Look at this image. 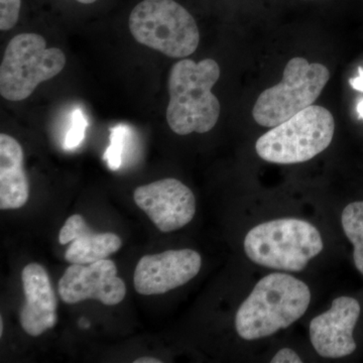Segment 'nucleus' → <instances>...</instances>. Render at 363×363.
<instances>
[{
    "mask_svg": "<svg viewBox=\"0 0 363 363\" xmlns=\"http://www.w3.org/2000/svg\"><path fill=\"white\" fill-rule=\"evenodd\" d=\"M311 292L304 281L284 272L260 279L236 313L240 337L252 341L288 328L307 311Z\"/></svg>",
    "mask_w": 363,
    "mask_h": 363,
    "instance_id": "2",
    "label": "nucleus"
},
{
    "mask_svg": "<svg viewBox=\"0 0 363 363\" xmlns=\"http://www.w3.org/2000/svg\"><path fill=\"white\" fill-rule=\"evenodd\" d=\"M343 231L353 245V260L363 276V201L350 203L341 216Z\"/></svg>",
    "mask_w": 363,
    "mask_h": 363,
    "instance_id": "15",
    "label": "nucleus"
},
{
    "mask_svg": "<svg viewBox=\"0 0 363 363\" xmlns=\"http://www.w3.org/2000/svg\"><path fill=\"white\" fill-rule=\"evenodd\" d=\"M59 241L68 245L65 259L70 264H89L106 259L118 252L123 241L116 234L94 233L81 215L69 217L60 231Z\"/></svg>",
    "mask_w": 363,
    "mask_h": 363,
    "instance_id": "13",
    "label": "nucleus"
},
{
    "mask_svg": "<svg viewBox=\"0 0 363 363\" xmlns=\"http://www.w3.org/2000/svg\"><path fill=\"white\" fill-rule=\"evenodd\" d=\"M335 121L325 107L311 105L272 128L255 143L260 159L279 164L310 161L330 145Z\"/></svg>",
    "mask_w": 363,
    "mask_h": 363,
    "instance_id": "4",
    "label": "nucleus"
},
{
    "mask_svg": "<svg viewBox=\"0 0 363 363\" xmlns=\"http://www.w3.org/2000/svg\"><path fill=\"white\" fill-rule=\"evenodd\" d=\"M360 305L354 298H336L330 310L315 317L310 323V339L320 357L341 358L357 350L353 330L360 315Z\"/></svg>",
    "mask_w": 363,
    "mask_h": 363,
    "instance_id": "11",
    "label": "nucleus"
},
{
    "mask_svg": "<svg viewBox=\"0 0 363 363\" xmlns=\"http://www.w3.org/2000/svg\"><path fill=\"white\" fill-rule=\"evenodd\" d=\"M220 77V67L213 59L199 63L183 59L169 71V102L166 117L169 128L179 135L206 133L220 116L219 100L212 88Z\"/></svg>",
    "mask_w": 363,
    "mask_h": 363,
    "instance_id": "1",
    "label": "nucleus"
},
{
    "mask_svg": "<svg viewBox=\"0 0 363 363\" xmlns=\"http://www.w3.org/2000/svg\"><path fill=\"white\" fill-rule=\"evenodd\" d=\"M321 234L310 222L281 218L253 227L245 240L248 259L269 269L301 272L323 250Z\"/></svg>",
    "mask_w": 363,
    "mask_h": 363,
    "instance_id": "3",
    "label": "nucleus"
},
{
    "mask_svg": "<svg viewBox=\"0 0 363 363\" xmlns=\"http://www.w3.org/2000/svg\"><path fill=\"white\" fill-rule=\"evenodd\" d=\"M126 135H128L126 126L118 125L111 130V145L107 147L104 159L112 171H116L121 168Z\"/></svg>",
    "mask_w": 363,
    "mask_h": 363,
    "instance_id": "16",
    "label": "nucleus"
},
{
    "mask_svg": "<svg viewBox=\"0 0 363 363\" xmlns=\"http://www.w3.org/2000/svg\"><path fill=\"white\" fill-rule=\"evenodd\" d=\"M330 79L322 64H310L304 58H293L286 64L283 80L264 90L253 107V119L264 128H274L296 116L321 95Z\"/></svg>",
    "mask_w": 363,
    "mask_h": 363,
    "instance_id": "7",
    "label": "nucleus"
},
{
    "mask_svg": "<svg viewBox=\"0 0 363 363\" xmlns=\"http://www.w3.org/2000/svg\"><path fill=\"white\" fill-rule=\"evenodd\" d=\"M30 197L23 150L13 136L0 135V209H20Z\"/></svg>",
    "mask_w": 363,
    "mask_h": 363,
    "instance_id": "14",
    "label": "nucleus"
},
{
    "mask_svg": "<svg viewBox=\"0 0 363 363\" xmlns=\"http://www.w3.org/2000/svg\"><path fill=\"white\" fill-rule=\"evenodd\" d=\"M21 0H0V30H11L20 18Z\"/></svg>",
    "mask_w": 363,
    "mask_h": 363,
    "instance_id": "18",
    "label": "nucleus"
},
{
    "mask_svg": "<svg viewBox=\"0 0 363 363\" xmlns=\"http://www.w3.org/2000/svg\"><path fill=\"white\" fill-rule=\"evenodd\" d=\"M162 360L154 357H142L135 360V363H162Z\"/></svg>",
    "mask_w": 363,
    "mask_h": 363,
    "instance_id": "21",
    "label": "nucleus"
},
{
    "mask_svg": "<svg viewBox=\"0 0 363 363\" xmlns=\"http://www.w3.org/2000/svg\"><path fill=\"white\" fill-rule=\"evenodd\" d=\"M72 125L65 138V149L73 150L77 147L85 138V130L87 128V121L80 109H76L72 113Z\"/></svg>",
    "mask_w": 363,
    "mask_h": 363,
    "instance_id": "17",
    "label": "nucleus"
},
{
    "mask_svg": "<svg viewBox=\"0 0 363 363\" xmlns=\"http://www.w3.org/2000/svg\"><path fill=\"white\" fill-rule=\"evenodd\" d=\"M59 294L66 304L92 298L116 306L125 297L126 286L117 277L116 264L106 259L89 264H72L60 279Z\"/></svg>",
    "mask_w": 363,
    "mask_h": 363,
    "instance_id": "10",
    "label": "nucleus"
},
{
    "mask_svg": "<svg viewBox=\"0 0 363 363\" xmlns=\"http://www.w3.org/2000/svg\"><path fill=\"white\" fill-rule=\"evenodd\" d=\"M128 25L136 42L171 58H187L199 45L194 18L175 0H143Z\"/></svg>",
    "mask_w": 363,
    "mask_h": 363,
    "instance_id": "5",
    "label": "nucleus"
},
{
    "mask_svg": "<svg viewBox=\"0 0 363 363\" xmlns=\"http://www.w3.org/2000/svg\"><path fill=\"white\" fill-rule=\"evenodd\" d=\"M133 199L162 233H172L194 218L196 199L177 179H162L135 189Z\"/></svg>",
    "mask_w": 363,
    "mask_h": 363,
    "instance_id": "8",
    "label": "nucleus"
},
{
    "mask_svg": "<svg viewBox=\"0 0 363 363\" xmlns=\"http://www.w3.org/2000/svg\"><path fill=\"white\" fill-rule=\"evenodd\" d=\"M26 302L21 307L20 322L28 335L38 337L52 329L58 321L56 295L45 267L28 264L21 272Z\"/></svg>",
    "mask_w": 363,
    "mask_h": 363,
    "instance_id": "12",
    "label": "nucleus"
},
{
    "mask_svg": "<svg viewBox=\"0 0 363 363\" xmlns=\"http://www.w3.org/2000/svg\"><path fill=\"white\" fill-rule=\"evenodd\" d=\"M350 83L353 89L363 94V68H358V75L357 77L351 78ZM357 111L358 117L363 119V98H360V99L358 100Z\"/></svg>",
    "mask_w": 363,
    "mask_h": 363,
    "instance_id": "20",
    "label": "nucleus"
},
{
    "mask_svg": "<svg viewBox=\"0 0 363 363\" xmlns=\"http://www.w3.org/2000/svg\"><path fill=\"white\" fill-rule=\"evenodd\" d=\"M201 266V255L189 248L145 255L135 267L133 285L140 295H162L186 285Z\"/></svg>",
    "mask_w": 363,
    "mask_h": 363,
    "instance_id": "9",
    "label": "nucleus"
},
{
    "mask_svg": "<svg viewBox=\"0 0 363 363\" xmlns=\"http://www.w3.org/2000/svg\"><path fill=\"white\" fill-rule=\"evenodd\" d=\"M66 65L58 48H47L38 33H20L7 45L0 66V94L9 101H23L38 86L56 77Z\"/></svg>",
    "mask_w": 363,
    "mask_h": 363,
    "instance_id": "6",
    "label": "nucleus"
},
{
    "mask_svg": "<svg viewBox=\"0 0 363 363\" xmlns=\"http://www.w3.org/2000/svg\"><path fill=\"white\" fill-rule=\"evenodd\" d=\"M4 335V319L0 317V337Z\"/></svg>",
    "mask_w": 363,
    "mask_h": 363,
    "instance_id": "22",
    "label": "nucleus"
},
{
    "mask_svg": "<svg viewBox=\"0 0 363 363\" xmlns=\"http://www.w3.org/2000/svg\"><path fill=\"white\" fill-rule=\"evenodd\" d=\"M272 363H302L303 360L298 357L297 352L290 348H283L278 351L276 355L272 357Z\"/></svg>",
    "mask_w": 363,
    "mask_h": 363,
    "instance_id": "19",
    "label": "nucleus"
},
{
    "mask_svg": "<svg viewBox=\"0 0 363 363\" xmlns=\"http://www.w3.org/2000/svg\"><path fill=\"white\" fill-rule=\"evenodd\" d=\"M77 1L83 4H93V2L96 1V0H77Z\"/></svg>",
    "mask_w": 363,
    "mask_h": 363,
    "instance_id": "23",
    "label": "nucleus"
}]
</instances>
